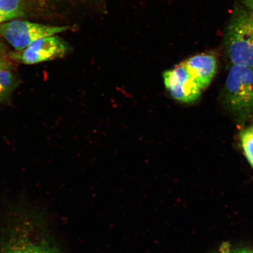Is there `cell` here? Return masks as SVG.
I'll list each match as a JSON object with an SVG mask.
<instances>
[{
    "mask_svg": "<svg viewBox=\"0 0 253 253\" xmlns=\"http://www.w3.org/2000/svg\"><path fill=\"white\" fill-rule=\"evenodd\" d=\"M36 1L39 2L46 3L52 1V0H36Z\"/></svg>",
    "mask_w": 253,
    "mask_h": 253,
    "instance_id": "obj_14",
    "label": "cell"
},
{
    "mask_svg": "<svg viewBox=\"0 0 253 253\" xmlns=\"http://www.w3.org/2000/svg\"><path fill=\"white\" fill-rule=\"evenodd\" d=\"M0 69H9L4 46L0 43Z\"/></svg>",
    "mask_w": 253,
    "mask_h": 253,
    "instance_id": "obj_11",
    "label": "cell"
},
{
    "mask_svg": "<svg viewBox=\"0 0 253 253\" xmlns=\"http://www.w3.org/2000/svg\"><path fill=\"white\" fill-rule=\"evenodd\" d=\"M241 142L247 159L253 168V123L242 132Z\"/></svg>",
    "mask_w": 253,
    "mask_h": 253,
    "instance_id": "obj_10",
    "label": "cell"
},
{
    "mask_svg": "<svg viewBox=\"0 0 253 253\" xmlns=\"http://www.w3.org/2000/svg\"><path fill=\"white\" fill-rule=\"evenodd\" d=\"M227 53L233 65L253 68V14L238 9L226 35Z\"/></svg>",
    "mask_w": 253,
    "mask_h": 253,
    "instance_id": "obj_1",
    "label": "cell"
},
{
    "mask_svg": "<svg viewBox=\"0 0 253 253\" xmlns=\"http://www.w3.org/2000/svg\"><path fill=\"white\" fill-rule=\"evenodd\" d=\"M24 15L23 0H0V24Z\"/></svg>",
    "mask_w": 253,
    "mask_h": 253,
    "instance_id": "obj_8",
    "label": "cell"
},
{
    "mask_svg": "<svg viewBox=\"0 0 253 253\" xmlns=\"http://www.w3.org/2000/svg\"><path fill=\"white\" fill-rule=\"evenodd\" d=\"M0 253H58L45 237L24 227L12 231L0 245Z\"/></svg>",
    "mask_w": 253,
    "mask_h": 253,
    "instance_id": "obj_4",
    "label": "cell"
},
{
    "mask_svg": "<svg viewBox=\"0 0 253 253\" xmlns=\"http://www.w3.org/2000/svg\"><path fill=\"white\" fill-rule=\"evenodd\" d=\"M242 1L253 14V0H242Z\"/></svg>",
    "mask_w": 253,
    "mask_h": 253,
    "instance_id": "obj_13",
    "label": "cell"
},
{
    "mask_svg": "<svg viewBox=\"0 0 253 253\" xmlns=\"http://www.w3.org/2000/svg\"><path fill=\"white\" fill-rule=\"evenodd\" d=\"M229 253H253V248L237 249Z\"/></svg>",
    "mask_w": 253,
    "mask_h": 253,
    "instance_id": "obj_12",
    "label": "cell"
},
{
    "mask_svg": "<svg viewBox=\"0 0 253 253\" xmlns=\"http://www.w3.org/2000/svg\"><path fill=\"white\" fill-rule=\"evenodd\" d=\"M68 28V27L50 26L27 21L12 20L0 24V36L17 51H20L37 40L54 36Z\"/></svg>",
    "mask_w": 253,
    "mask_h": 253,
    "instance_id": "obj_3",
    "label": "cell"
},
{
    "mask_svg": "<svg viewBox=\"0 0 253 253\" xmlns=\"http://www.w3.org/2000/svg\"><path fill=\"white\" fill-rule=\"evenodd\" d=\"M67 51L65 42L55 36L43 38L27 48L11 53V58L27 65L49 61L64 55Z\"/></svg>",
    "mask_w": 253,
    "mask_h": 253,
    "instance_id": "obj_6",
    "label": "cell"
},
{
    "mask_svg": "<svg viewBox=\"0 0 253 253\" xmlns=\"http://www.w3.org/2000/svg\"><path fill=\"white\" fill-rule=\"evenodd\" d=\"M226 100L242 120L253 115V68L233 65L226 82Z\"/></svg>",
    "mask_w": 253,
    "mask_h": 253,
    "instance_id": "obj_2",
    "label": "cell"
},
{
    "mask_svg": "<svg viewBox=\"0 0 253 253\" xmlns=\"http://www.w3.org/2000/svg\"><path fill=\"white\" fill-rule=\"evenodd\" d=\"M15 85L14 76L9 69H0V102L9 96Z\"/></svg>",
    "mask_w": 253,
    "mask_h": 253,
    "instance_id": "obj_9",
    "label": "cell"
},
{
    "mask_svg": "<svg viewBox=\"0 0 253 253\" xmlns=\"http://www.w3.org/2000/svg\"><path fill=\"white\" fill-rule=\"evenodd\" d=\"M190 75L202 90L207 88L217 70V59L213 55L203 53L191 57L183 62Z\"/></svg>",
    "mask_w": 253,
    "mask_h": 253,
    "instance_id": "obj_7",
    "label": "cell"
},
{
    "mask_svg": "<svg viewBox=\"0 0 253 253\" xmlns=\"http://www.w3.org/2000/svg\"><path fill=\"white\" fill-rule=\"evenodd\" d=\"M163 77L168 90L173 99L179 102L192 103L201 96L202 90L190 75L184 63L164 72Z\"/></svg>",
    "mask_w": 253,
    "mask_h": 253,
    "instance_id": "obj_5",
    "label": "cell"
}]
</instances>
